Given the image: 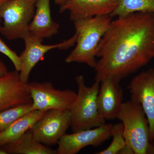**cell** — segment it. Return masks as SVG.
<instances>
[{
	"mask_svg": "<svg viewBox=\"0 0 154 154\" xmlns=\"http://www.w3.org/2000/svg\"><path fill=\"white\" fill-rule=\"evenodd\" d=\"M112 124L66 133L58 142L57 154H76L88 146H99L111 137Z\"/></svg>",
	"mask_w": 154,
	"mask_h": 154,
	"instance_id": "ba28073f",
	"label": "cell"
},
{
	"mask_svg": "<svg viewBox=\"0 0 154 154\" xmlns=\"http://www.w3.org/2000/svg\"><path fill=\"white\" fill-rule=\"evenodd\" d=\"M0 154H8L3 146H0Z\"/></svg>",
	"mask_w": 154,
	"mask_h": 154,
	"instance_id": "d4e9b609",
	"label": "cell"
},
{
	"mask_svg": "<svg viewBox=\"0 0 154 154\" xmlns=\"http://www.w3.org/2000/svg\"><path fill=\"white\" fill-rule=\"evenodd\" d=\"M113 140L110 145L103 150L96 154H118L119 152L125 144L124 137V126L122 122L113 125L111 131Z\"/></svg>",
	"mask_w": 154,
	"mask_h": 154,
	"instance_id": "d6986e66",
	"label": "cell"
},
{
	"mask_svg": "<svg viewBox=\"0 0 154 154\" xmlns=\"http://www.w3.org/2000/svg\"><path fill=\"white\" fill-rule=\"evenodd\" d=\"M119 0H68L60 6V13H69L72 22L97 16L110 15L116 10Z\"/></svg>",
	"mask_w": 154,
	"mask_h": 154,
	"instance_id": "7c38bea8",
	"label": "cell"
},
{
	"mask_svg": "<svg viewBox=\"0 0 154 154\" xmlns=\"http://www.w3.org/2000/svg\"><path fill=\"white\" fill-rule=\"evenodd\" d=\"M30 103H32V101L27 84L21 81L19 72H9L0 77V112Z\"/></svg>",
	"mask_w": 154,
	"mask_h": 154,
	"instance_id": "8fae6325",
	"label": "cell"
},
{
	"mask_svg": "<svg viewBox=\"0 0 154 154\" xmlns=\"http://www.w3.org/2000/svg\"><path fill=\"white\" fill-rule=\"evenodd\" d=\"M123 91L119 85L110 79L102 80L97 97V107L105 120L116 119L122 106Z\"/></svg>",
	"mask_w": 154,
	"mask_h": 154,
	"instance_id": "4fadbf2b",
	"label": "cell"
},
{
	"mask_svg": "<svg viewBox=\"0 0 154 154\" xmlns=\"http://www.w3.org/2000/svg\"><path fill=\"white\" fill-rule=\"evenodd\" d=\"M78 91L76 98L70 108L71 125L72 132L91 129L105 124L97 107V97L100 82L95 81L91 87L86 85L82 75L75 78Z\"/></svg>",
	"mask_w": 154,
	"mask_h": 154,
	"instance_id": "3957f363",
	"label": "cell"
},
{
	"mask_svg": "<svg viewBox=\"0 0 154 154\" xmlns=\"http://www.w3.org/2000/svg\"><path fill=\"white\" fill-rule=\"evenodd\" d=\"M51 0H37L35 14L29 27V34L43 40L58 33L59 25L52 19Z\"/></svg>",
	"mask_w": 154,
	"mask_h": 154,
	"instance_id": "5bb4252c",
	"label": "cell"
},
{
	"mask_svg": "<svg viewBox=\"0 0 154 154\" xmlns=\"http://www.w3.org/2000/svg\"><path fill=\"white\" fill-rule=\"evenodd\" d=\"M9 71L7 66L0 59V77L5 75Z\"/></svg>",
	"mask_w": 154,
	"mask_h": 154,
	"instance_id": "7402d4cb",
	"label": "cell"
},
{
	"mask_svg": "<svg viewBox=\"0 0 154 154\" xmlns=\"http://www.w3.org/2000/svg\"><path fill=\"white\" fill-rule=\"evenodd\" d=\"M131 100L142 106L148 119L150 142L154 140V69L134 77L128 86Z\"/></svg>",
	"mask_w": 154,
	"mask_h": 154,
	"instance_id": "9c48e42d",
	"label": "cell"
},
{
	"mask_svg": "<svg viewBox=\"0 0 154 154\" xmlns=\"http://www.w3.org/2000/svg\"><path fill=\"white\" fill-rule=\"evenodd\" d=\"M138 12L154 13V0H119L118 7L110 16L123 17Z\"/></svg>",
	"mask_w": 154,
	"mask_h": 154,
	"instance_id": "e0dca14e",
	"label": "cell"
},
{
	"mask_svg": "<svg viewBox=\"0 0 154 154\" xmlns=\"http://www.w3.org/2000/svg\"><path fill=\"white\" fill-rule=\"evenodd\" d=\"M3 147L8 154H57L56 149L37 140L29 130L16 140Z\"/></svg>",
	"mask_w": 154,
	"mask_h": 154,
	"instance_id": "9a60e30c",
	"label": "cell"
},
{
	"mask_svg": "<svg viewBox=\"0 0 154 154\" xmlns=\"http://www.w3.org/2000/svg\"><path fill=\"white\" fill-rule=\"evenodd\" d=\"M23 40L25 41V48L19 56L21 60V69L19 72L21 81L25 84L28 82L29 76L33 68L48 51L58 48L67 49L75 43L76 38L74 35L68 40L57 44L44 45L41 39L29 34Z\"/></svg>",
	"mask_w": 154,
	"mask_h": 154,
	"instance_id": "30bf717a",
	"label": "cell"
},
{
	"mask_svg": "<svg viewBox=\"0 0 154 154\" xmlns=\"http://www.w3.org/2000/svg\"><path fill=\"white\" fill-rule=\"evenodd\" d=\"M116 119L123 124L125 142L134 154H146L150 143L149 125L141 105L131 99L123 102Z\"/></svg>",
	"mask_w": 154,
	"mask_h": 154,
	"instance_id": "277c9868",
	"label": "cell"
},
{
	"mask_svg": "<svg viewBox=\"0 0 154 154\" xmlns=\"http://www.w3.org/2000/svg\"><path fill=\"white\" fill-rule=\"evenodd\" d=\"M4 1H5V0H0V6H1V4H2V3L3 2H4ZM1 21H2V19H0V27H1Z\"/></svg>",
	"mask_w": 154,
	"mask_h": 154,
	"instance_id": "484cf974",
	"label": "cell"
},
{
	"mask_svg": "<svg viewBox=\"0 0 154 154\" xmlns=\"http://www.w3.org/2000/svg\"><path fill=\"white\" fill-rule=\"evenodd\" d=\"M68 0H54L55 4L60 6L63 5Z\"/></svg>",
	"mask_w": 154,
	"mask_h": 154,
	"instance_id": "cb8c5ba5",
	"label": "cell"
},
{
	"mask_svg": "<svg viewBox=\"0 0 154 154\" xmlns=\"http://www.w3.org/2000/svg\"><path fill=\"white\" fill-rule=\"evenodd\" d=\"M147 154H154V141L150 142L147 149Z\"/></svg>",
	"mask_w": 154,
	"mask_h": 154,
	"instance_id": "603a6c76",
	"label": "cell"
},
{
	"mask_svg": "<svg viewBox=\"0 0 154 154\" xmlns=\"http://www.w3.org/2000/svg\"><path fill=\"white\" fill-rule=\"evenodd\" d=\"M45 111L33 110L23 116L4 131L0 133V146L5 145L16 140L34 125Z\"/></svg>",
	"mask_w": 154,
	"mask_h": 154,
	"instance_id": "2e32d148",
	"label": "cell"
},
{
	"mask_svg": "<svg viewBox=\"0 0 154 154\" xmlns=\"http://www.w3.org/2000/svg\"><path fill=\"white\" fill-rule=\"evenodd\" d=\"M112 18L110 15H105L73 22L76 45L65 62L67 63H85L95 68L99 42L109 28Z\"/></svg>",
	"mask_w": 154,
	"mask_h": 154,
	"instance_id": "7a4b0ae2",
	"label": "cell"
},
{
	"mask_svg": "<svg viewBox=\"0 0 154 154\" xmlns=\"http://www.w3.org/2000/svg\"><path fill=\"white\" fill-rule=\"evenodd\" d=\"M32 110V103H30L18 105L0 112V133L7 129L18 119Z\"/></svg>",
	"mask_w": 154,
	"mask_h": 154,
	"instance_id": "ac0fdd59",
	"label": "cell"
},
{
	"mask_svg": "<svg viewBox=\"0 0 154 154\" xmlns=\"http://www.w3.org/2000/svg\"><path fill=\"white\" fill-rule=\"evenodd\" d=\"M118 154H135L133 149L127 144L119 150Z\"/></svg>",
	"mask_w": 154,
	"mask_h": 154,
	"instance_id": "44dd1931",
	"label": "cell"
},
{
	"mask_svg": "<svg viewBox=\"0 0 154 154\" xmlns=\"http://www.w3.org/2000/svg\"><path fill=\"white\" fill-rule=\"evenodd\" d=\"M37 0H5L0 6L3 21L0 33L9 40L24 39L29 34Z\"/></svg>",
	"mask_w": 154,
	"mask_h": 154,
	"instance_id": "5b68a950",
	"label": "cell"
},
{
	"mask_svg": "<svg viewBox=\"0 0 154 154\" xmlns=\"http://www.w3.org/2000/svg\"><path fill=\"white\" fill-rule=\"evenodd\" d=\"M70 125L69 110H51L45 111L29 130L40 142L51 146L57 144Z\"/></svg>",
	"mask_w": 154,
	"mask_h": 154,
	"instance_id": "52a82bcc",
	"label": "cell"
},
{
	"mask_svg": "<svg viewBox=\"0 0 154 154\" xmlns=\"http://www.w3.org/2000/svg\"><path fill=\"white\" fill-rule=\"evenodd\" d=\"M95 81L116 82L145 66L154 58V13L135 12L111 21L101 41Z\"/></svg>",
	"mask_w": 154,
	"mask_h": 154,
	"instance_id": "6da1fadb",
	"label": "cell"
},
{
	"mask_svg": "<svg viewBox=\"0 0 154 154\" xmlns=\"http://www.w3.org/2000/svg\"><path fill=\"white\" fill-rule=\"evenodd\" d=\"M33 110H69L76 98L77 93L69 89H56L50 82L27 83Z\"/></svg>",
	"mask_w": 154,
	"mask_h": 154,
	"instance_id": "8992f818",
	"label": "cell"
},
{
	"mask_svg": "<svg viewBox=\"0 0 154 154\" xmlns=\"http://www.w3.org/2000/svg\"><path fill=\"white\" fill-rule=\"evenodd\" d=\"M0 52L5 54L10 59L14 64L17 71L20 72L21 69V62L19 56L15 51L12 50L4 41L0 38Z\"/></svg>",
	"mask_w": 154,
	"mask_h": 154,
	"instance_id": "ffe728a7",
	"label": "cell"
},
{
	"mask_svg": "<svg viewBox=\"0 0 154 154\" xmlns=\"http://www.w3.org/2000/svg\"><path fill=\"white\" fill-rule=\"evenodd\" d=\"M153 141H154V140Z\"/></svg>",
	"mask_w": 154,
	"mask_h": 154,
	"instance_id": "4316f807",
	"label": "cell"
}]
</instances>
